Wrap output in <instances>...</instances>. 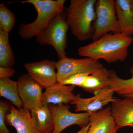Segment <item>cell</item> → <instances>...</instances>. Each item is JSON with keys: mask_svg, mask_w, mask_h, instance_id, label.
<instances>
[{"mask_svg": "<svg viewBox=\"0 0 133 133\" xmlns=\"http://www.w3.org/2000/svg\"><path fill=\"white\" fill-rule=\"evenodd\" d=\"M132 37L121 33L105 34L97 40L79 47L78 55L95 60L102 59L108 63L123 62L128 55Z\"/></svg>", "mask_w": 133, "mask_h": 133, "instance_id": "obj_1", "label": "cell"}, {"mask_svg": "<svg viewBox=\"0 0 133 133\" xmlns=\"http://www.w3.org/2000/svg\"><path fill=\"white\" fill-rule=\"evenodd\" d=\"M97 0H71L65 12L66 22L72 35L79 41L92 38L93 22L96 17Z\"/></svg>", "mask_w": 133, "mask_h": 133, "instance_id": "obj_2", "label": "cell"}, {"mask_svg": "<svg viewBox=\"0 0 133 133\" xmlns=\"http://www.w3.org/2000/svg\"><path fill=\"white\" fill-rule=\"evenodd\" d=\"M22 3H29L34 6L37 16L35 21L29 24L19 25L18 33L24 40H30L39 35L46 29L55 17L64 10L65 0H27L19 1Z\"/></svg>", "mask_w": 133, "mask_h": 133, "instance_id": "obj_3", "label": "cell"}, {"mask_svg": "<svg viewBox=\"0 0 133 133\" xmlns=\"http://www.w3.org/2000/svg\"><path fill=\"white\" fill-rule=\"evenodd\" d=\"M69 28L65 12L59 13L50 22L46 29L36 37V41L41 45H52L59 59L63 58L66 56L65 49Z\"/></svg>", "mask_w": 133, "mask_h": 133, "instance_id": "obj_4", "label": "cell"}, {"mask_svg": "<svg viewBox=\"0 0 133 133\" xmlns=\"http://www.w3.org/2000/svg\"><path fill=\"white\" fill-rule=\"evenodd\" d=\"M96 17L93 24L92 42L105 34L120 33L116 18L114 0H97L95 5Z\"/></svg>", "mask_w": 133, "mask_h": 133, "instance_id": "obj_5", "label": "cell"}, {"mask_svg": "<svg viewBox=\"0 0 133 133\" xmlns=\"http://www.w3.org/2000/svg\"><path fill=\"white\" fill-rule=\"evenodd\" d=\"M56 66L57 81L60 83L74 74L82 72L92 74L105 68L99 60L88 57L74 58L66 56L56 62Z\"/></svg>", "mask_w": 133, "mask_h": 133, "instance_id": "obj_6", "label": "cell"}, {"mask_svg": "<svg viewBox=\"0 0 133 133\" xmlns=\"http://www.w3.org/2000/svg\"><path fill=\"white\" fill-rule=\"evenodd\" d=\"M51 110L54 130L52 133H61L72 125L83 126L89 124V118L92 113L88 112L74 113L70 111V107L67 104H49Z\"/></svg>", "mask_w": 133, "mask_h": 133, "instance_id": "obj_7", "label": "cell"}, {"mask_svg": "<svg viewBox=\"0 0 133 133\" xmlns=\"http://www.w3.org/2000/svg\"><path fill=\"white\" fill-rule=\"evenodd\" d=\"M114 93L112 89L107 87L99 91L90 98H81L78 93L70 104L74 105L75 111L94 113L103 109L104 106L110 102L112 103L118 99L114 97Z\"/></svg>", "mask_w": 133, "mask_h": 133, "instance_id": "obj_8", "label": "cell"}, {"mask_svg": "<svg viewBox=\"0 0 133 133\" xmlns=\"http://www.w3.org/2000/svg\"><path fill=\"white\" fill-rule=\"evenodd\" d=\"M56 62L48 59L27 63L24 64L28 74L43 88L57 83Z\"/></svg>", "mask_w": 133, "mask_h": 133, "instance_id": "obj_9", "label": "cell"}, {"mask_svg": "<svg viewBox=\"0 0 133 133\" xmlns=\"http://www.w3.org/2000/svg\"><path fill=\"white\" fill-rule=\"evenodd\" d=\"M17 82L20 98L24 108L30 112L41 104L43 88L28 74L20 76Z\"/></svg>", "mask_w": 133, "mask_h": 133, "instance_id": "obj_10", "label": "cell"}, {"mask_svg": "<svg viewBox=\"0 0 133 133\" xmlns=\"http://www.w3.org/2000/svg\"><path fill=\"white\" fill-rule=\"evenodd\" d=\"M5 122L14 127L17 133H41L33 123L30 112L24 107L17 108L11 104Z\"/></svg>", "mask_w": 133, "mask_h": 133, "instance_id": "obj_11", "label": "cell"}, {"mask_svg": "<svg viewBox=\"0 0 133 133\" xmlns=\"http://www.w3.org/2000/svg\"><path fill=\"white\" fill-rule=\"evenodd\" d=\"M75 87L57 82L45 89L41 98V104H71L76 97L73 92Z\"/></svg>", "mask_w": 133, "mask_h": 133, "instance_id": "obj_12", "label": "cell"}, {"mask_svg": "<svg viewBox=\"0 0 133 133\" xmlns=\"http://www.w3.org/2000/svg\"><path fill=\"white\" fill-rule=\"evenodd\" d=\"M87 133H116L119 128L112 116L111 106L94 113L90 116Z\"/></svg>", "mask_w": 133, "mask_h": 133, "instance_id": "obj_13", "label": "cell"}, {"mask_svg": "<svg viewBox=\"0 0 133 133\" xmlns=\"http://www.w3.org/2000/svg\"><path fill=\"white\" fill-rule=\"evenodd\" d=\"M115 11L120 33L133 36V0H116Z\"/></svg>", "mask_w": 133, "mask_h": 133, "instance_id": "obj_14", "label": "cell"}, {"mask_svg": "<svg viewBox=\"0 0 133 133\" xmlns=\"http://www.w3.org/2000/svg\"><path fill=\"white\" fill-rule=\"evenodd\" d=\"M112 116L119 128L122 127H133V102L127 98L118 99L111 103Z\"/></svg>", "mask_w": 133, "mask_h": 133, "instance_id": "obj_15", "label": "cell"}, {"mask_svg": "<svg viewBox=\"0 0 133 133\" xmlns=\"http://www.w3.org/2000/svg\"><path fill=\"white\" fill-rule=\"evenodd\" d=\"M32 121L41 133H52L54 130V122L49 104H40L30 111Z\"/></svg>", "mask_w": 133, "mask_h": 133, "instance_id": "obj_16", "label": "cell"}, {"mask_svg": "<svg viewBox=\"0 0 133 133\" xmlns=\"http://www.w3.org/2000/svg\"><path fill=\"white\" fill-rule=\"evenodd\" d=\"M111 70L104 69L90 74L86 79L82 88L86 91L96 93L109 87Z\"/></svg>", "mask_w": 133, "mask_h": 133, "instance_id": "obj_17", "label": "cell"}, {"mask_svg": "<svg viewBox=\"0 0 133 133\" xmlns=\"http://www.w3.org/2000/svg\"><path fill=\"white\" fill-rule=\"evenodd\" d=\"M131 72V78L124 79L119 77L114 70H111L109 87L120 96L129 99L133 102V67Z\"/></svg>", "mask_w": 133, "mask_h": 133, "instance_id": "obj_18", "label": "cell"}, {"mask_svg": "<svg viewBox=\"0 0 133 133\" xmlns=\"http://www.w3.org/2000/svg\"><path fill=\"white\" fill-rule=\"evenodd\" d=\"M0 96L9 101L17 108L24 107L19 97L17 81L10 78L0 79Z\"/></svg>", "mask_w": 133, "mask_h": 133, "instance_id": "obj_19", "label": "cell"}, {"mask_svg": "<svg viewBox=\"0 0 133 133\" xmlns=\"http://www.w3.org/2000/svg\"><path fill=\"white\" fill-rule=\"evenodd\" d=\"M9 34L0 30V66L12 68L16 60L10 44Z\"/></svg>", "mask_w": 133, "mask_h": 133, "instance_id": "obj_20", "label": "cell"}, {"mask_svg": "<svg viewBox=\"0 0 133 133\" xmlns=\"http://www.w3.org/2000/svg\"><path fill=\"white\" fill-rule=\"evenodd\" d=\"M16 22L14 13L2 3L0 5V30L9 33L14 28Z\"/></svg>", "mask_w": 133, "mask_h": 133, "instance_id": "obj_21", "label": "cell"}, {"mask_svg": "<svg viewBox=\"0 0 133 133\" xmlns=\"http://www.w3.org/2000/svg\"><path fill=\"white\" fill-rule=\"evenodd\" d=\"M90 74L89 72L77 73L65 79L61 84L64 85L77 86L81 88L87 77Z\"/></svg>", "mask_w": 133, "mask_h": 133, "instance_id": "obj_22", "label": "cell"}, {"mask_svg": "<svg viewBox=\"0 0 133 133\" xmlns=\"http://www.w3.org/2000/svg\"><path fill=\"white\" fill-rule=\"evenodd\" d=\"M10 105L7 101L1 100L0 101V133H11L6 125L5 118L9 112Z\"/></svg>", "mask_w": 133, "mask_h": 133, "instance_id": "obj_23", "label": "cell"}, {"mask_svg": "<svg viewBox=\"0 0 133 133\" xmlns=\"http://www.w3.org/2000/svg\"><path fill=\"white\" fill-rule=\"evenodd\" d=\"M15 72V70L12 68L0 66V79L12 77Z\"/></svg>", "mask_w": 133, "mask_h": 133, "instance_id": "obj_24", "label": "cell"}, {"mask_svg": "<svg viewBox=\"0 0 133 133\" xmlns=\"http://www.w3.org/2000/svg\"><path fill=\"white\" fill-rule=\"evenodd\" d=\"M89 128H90V124H88L82 127L81 129L77 133H87Z\"/></svg>", "mask_w": 133, "mask_h": 133, "instance_id": "obj_25", "label": "cell"}]
</instances>
